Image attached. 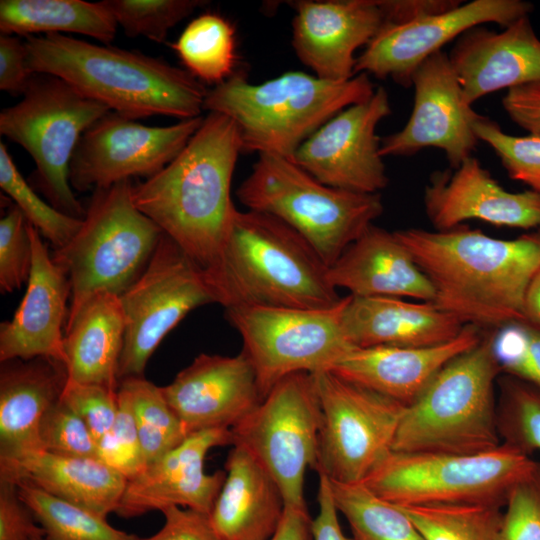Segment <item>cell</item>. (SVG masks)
<instances>
[{"label": "cell", "instance_id": "24", "mask_svg": "<svg viewBox=\"0 0 540 540\" xmlns=\"http://www.w3.org/2000/svg\"><path fill=\"white\" fill-rule=\"evenodd\" d=\"M448 57L470 105L501 89L540 82V39L529 16L501 32L471 28L456 39Z\"/></svg>", "mask_w": 540, "mask_h": 540}, {"label": "cell", "instance_id": "23", "mask_svg": "<svg viewBox=\"0 0 540 540\" xmlns=\"http://www.w3.org/2000/svg\"><path fill=\"white\" fill-rule=\"evenodd\" d=\"M426 215L436 230L477 219L496 226L540 227V192H509L474 157L432 176L424 191Z\"/></svg>", "mask_w": 540, "mask_h": 540}, {"label": "cell", "instance_id": "10", "mask_svg": "<svg viewBox=\"0 0 540 540\" xmlns=\"http://www.w3.org/2000/svg\"><path fill=\"white\" fill-rule=\"evenodd\" d=\"M538 465L528 454L505 443L475 454L392 452L363 483L396 506H504L512 487Z\"/></svg>", "mask_w": 540, "mask_h": 540}, {"label": "cell", "instance_id": "32", "mask_svg": "<svg viewBox=\"0 0 540 540\" xmlns=\"http://www.w3.org/2000/svg\"><path fill=\"white\" fill-rule=\"evenodd\" d=\"M117 23L103 3L84 0H1L2 34L75 33L110 44Z\"/></svg>", "mask_w": 540, "mask_h": 540}, {"label": "cell", "instance_id": "53", "mask_svg": "<svg viewBox=\"0 0 540 540\" xmlns=\"http://www.w3.org/2000/svg\"><path fill=\"white\" fill-rule=\"evenodd\" d=\"M319 475L317 500L318 515L312 520L313 540H355L347 537L339 524L338 509L335 505L329 479Z\"/></svg>", "mask_w": 540, "mask_h": 540}, {"label": "cell", "instance_id": "1", "mask_svg": "<svg viewBox=\"0 0 540 540\" xmlns=\"http://www.w3.org/2000/svg\"><path fill=\"white\" fill-rule=\"evenodd\" d=\"M395 233L432 283L437 307L479 328L525 321L527 291L540 266V227L514 239L463 224Z\"/></svg>", "mask_w": 540, "mask_h": 540}, {"label": "cell", "instance_id": "2", "mask_svg": "<svg viewBox=\"0 0 540 540\" xmlns=\"http://www.w3.org/2000/svg\"><path fill=\"white\" fill-rule=\"evenodd\" d=\"M240 153L235 122L209 112L169 164L132 185L135 206L204 273L217 265L237 209L231 183Z\"/></svg>", "mask_w": 540, "mask_h": 540}, {"label": "cell", "instance_id": "8", "mask_svg": "<svg viewBox=\"0 0 540 540\" xmlns=\"http://www.w3.org/2000/svg\"><path fill=\"white\" fill-rule=\"evenodd\" d=\"M131 191V180L94 190L80 229L52 253L70 282L68 319L99 292L120 296L144 271L163 235L135 206Z\"/></svg>", "mask_w": 540, "mask_h": 540}, {"label": "cell", "instance_id": "3", "mask_svg": "<svg viewBox=\"0 0 540 540\" xmlns=\"http://www.w3.org/2000/svg\"><path fill=\"white\" fill-rule=\"evenodd\" d=\"M27 68L56 76L130 119L199 117L208 89L186 69L140 52L63 34L28 36Z\"/></svg>", "mask_w": 540, "mask_h": 540}, {"label": "cell", "instance_id": "20", "mask_svg": "<svg viewBox=\"0 0 540 540\" xmlns=\"http://www.w3.org/2000/svg\"><path fill=\"white\" fill-rule=\"evenodd\" d=\"M162 391L188 436L231 430L263 399L254 368L242 351L236 356L202 353Z\"/></svg>", "mask_w": 540, "mask_h": 540}, {"label": "cell", "instance_id": "27", "mask_svg": "<svg viewBox=\"0 0 540 540\" xmlns=\"http://www.w3.org/2000/svg\"><path fill=\"white\" fill-rule=\"evenodd\" d=\"M0 479L29 483L104 518L116 513L128 481L100 459L45 450L0 457Z\"/></svg>", "mask_w": 540, "mask_h": 540}, {"label": "cell", "instance_id": "16", "mask_svg": "<svg viewBox=\"0 0 540 540\" xmlns=\"http://www.w3.org/2000/svg\"><path fill=\"white\" fill-rule=\"evenodd\" d=\"M392 113L386 89L348 106L316 130L291 160L321 183L347 191L376 194L388 184L381 138L376 128Z\"/></svg>", "mask_w": 540, "mask_h": 540}, {"label": "cell", "instance_id": "51", "mask_svg": "<svg viewBox=\"0 0 540 540\" xmlns=\"http://www.w3.org/2000/svg\"><path fill=\"white\" fill-rule=\"evenodd\" d=\"M502 106L517 126L529 133L540 132V82L508 90Z\"/></svg>", "mask_w": 540, "mask_h": 540}, {"label": "cell", "instance_id": "42", "mask_svg": "<svg viewBox=\"0 0 540 540\" xmlns=\"http://www.w3.org/2000/svg\"><path fill=\"white\" fill-rule=\"evenodd\" d=\"M492 351L501 372L540 388V327L526 321L504 325L492 334Z\"/></svg>", "mask_w": 540, "mask_h": 540}, {"label": "cell", "instance_id": "28", "mask_svg": "<svg viewBox=\"0 0 540 540\" xmlns=\"http://www.w3.org/2000/svg\"><path fill=\"white\" fill-rule=\"evenodd\" d=\"M343 324L356 348L426 347L456 338L464 324L433 302L347 295Z\"/></svg>", "mask_w": 540, "mask_h": 540}, {"label": "cell", "instance_id": "30", "mask_svg": "<svg viewBox=\"0 0 540 540\" xmlns=\"http://www.w3.org/2000/svg\"><path fill=\"white\" fill-rule=\"evenodd\" d=\"M225 471V481L209 513L215 531L224 540H269L285 507L279 486L240 445H232Z\"/></svg>", "mask_w": 540, "mask_h": 540}, {"label": "cell", "instance_id": "12", "mask_svg": "<svg viewBox=\"0 0 540 540\" xmlns=\"http://www.w3.org/2000/svg\"><path fill=\"white\" fill-rule=\"evenodd\" d=\"M321 407L314 376L288 375L231 429L233 445L245 448L279 486L285 506L306 508L304 475L315 468Z\"/></svg>", "mask_w": 540, "mask_h": 540}, {"label": "cell", "instance_id": "5", "mask_svg": "<svg viewBox=\"0 0 540 540\" xmlns=\"http://www.w3.org/2000/svg\"><path fill=\"white\" fill-rule=\"evenodd\" d=\"M375 87L360 73L343 82L300 71L253 84L235 73L208 90L204 110L237 125L242 153H272L291 159L299 146L333 116L369 99Z\"/></svg>", "mask_w": 540, "mask_h": 540}, {"label": "cell", "instance_id": "4", "mask_svg": "<svg viewBox=\"0 0 540 540\" xmlns=\"http://www.w3.org/2000/svg\"><path fill=\"white\" fill-rule=\"evenodd\" d=\"M330 267L293 228L259 211L236 209L217 265L204 273L225 309H327L343 297Z\"/></svg>", "mask_w": 540, "mask_h": 540}, {"label": "cell", "instance_id": "46", "mask_svg": "<svg viewBox=\"0 0 540 540\" xmlns=\"http://www.w3.org/2000/svg\"><path fill=\"white\" fill-rule=\"evenodd\" d=\"M497 540H540V463L510 490Z\"/></svg>", "mask_w": 540, "mask_h": 540}, {"label": "cell", "instance_id": "43", "mask_svg": "<svg viewBox=\"0 0 540 540\" xmlns=\"http://www.w3.org/2000/svg\"><path fill=\"white\" fill-rule=\"evenodd\" d=\"M43 450L62 456L97 458L98 443L85 422L61 400L44 414L39 428Z\"/></svg>", "mask_w": 540, "mask_h": 540}, {"label": "cell", "instance_id": "38", "mask_svg": "<svg viewBox=\"0 0 540 540\" xmlns=\"http://www.w3.org/2000/svg\"><path fill=\"white\" fill-rule=\"evenodd\" d=\"M0 187L52 246L58 250L67 245L80 229L83 219L69 216L38 196L17 169L13 159L0 142Z\"/></svg>", "mask_w": 540, "mask_h": 540}, {"label": "cell", "instance_id": "31", "mask_svg": "<svg viewBox=\"0 0 540 540\" xmlns=\"http://www.w3.org/2000/svg\"><path fill=\"white\" fill-rule=\"evenodd\" d=\"M125 328L118 295L99 292L90 297L66 323L68 379L118 389Z\"/></svg>", "mask_w": 540, "mask_h": 540}, {"label": "cell", "instance_id": "21", "mask_svg": "<svg viewBox=\"0 0 540 540\" xmlns=\"http://www.w3.org/2000/svg\"><path fill=\"white\" fill-rule=\"evenodd\" d=\"M230 429L196 432L176 448L129 479L116 513L132 518L170 506L209 514L226 478V471L206 473L204 462L210 449L233 445Z\"/></svg>", "mask_w": 540, "mask_h": 540}, {"label": "cell", "instance_id": "56", "mask_svg": "<svg viewBox=\"0 0 540 540\" xmlns=\"http://www.w3.org/2000/svg\"><path fill=\"white\" fill-rule=\"evenodd\" d=\"M39 540H46L45 538L39 539Z\"/></svg>", "mask_w": 540, "mask_h": 540}, {"label": "cell", "instance_id": "15", "mask_svg": "<svg viewBox=\"0 0 540 540\" xmlns=\"http://www.w3.org/2000/svg\"><path fill=\"white\" fill-rule=\"evenodd\" d=\"M203 118L152 127L108 112L83 133L76 146L69 168L72 189L94 191L131 177L155 175L181 152Z\"/></svg>", "mask_w": 540, "mask_h": 540}, {"label": "cell", "instance_id": "40", "mask_svg": "<svg viewBox=\"0 0 540 540\" xmlns=\"http://www.w3.org/2000/svg\"><path fill=\"white\" fill-rule=\"evenodd\" d=\"M103 5L128 37L162 43L168 31L188 17L202 0H103Z\"/></svg>", "mask_w": 540, "mask_h": 540}, {"label": "cell", "instance_id": "39", "mask_svg": "<svg viewBox=\"0 0 540 540\" xmlns=\"http://www.w3.org/2000/svg\"><path fill=\"white\" fill-rule=\"evenodd\" d=\"M502 443L530 455L540 450V388L505 375L497 403Z\"/></svg>", "mask_w": 540, "mask_h": 540}, {"label": "cell", "instance_id": "45", "mask_svg": "<svg viewBox=\"0 0 540 540\" xmlns=\"http://www.w3.org/2000/svg\"><path fill=\"white\" fill-rule=\"evenodd\" d=\"M98 456L127 480L146 468L129 402L118 388V412L111 429L98 440Z\"/></svg>", "mask_w": 540, "mask_h": 540}, {"label": "cell", "instance_id": "18", "mask_svg": "<svg viewBox=\"0 0 540 540\" xmlns=\"http://www.w3.org/2000/svg\"><path fill=\"white\" fill-rule=\"evenodd\" d=\"M414 101L405 126L381 139L382 157L412 156L426 148L444 152L451 168L472 156L478 139L472 129L478 113L463 96L448 54L424 60L411 78Z\"/></svg>", "mask_w": 540, "mask_h": 540}, {"label": "cell", "instance_id": "7", "mask_svg": "<svg viewBox=\"0 0 540 540\" xmlns=\"http://www.w3.org/2000/svg\"><path fill=\"white\" fill-rule=\"evenodd\" d=\"M236 196L248 210L270 214L297 231L329 267L384 209L380 193L325 185L272 153L258 154Z\"/></svg>", "mask_w": 540, "mask_h": 540}, {"label": "cell", "instance_id": "49", "mask_svg": "<svg viewBox=\"0 0 540 540\" xmlns=\"http://www.w3.org/2000/svg\"><path fill=\"white\" fill-rule=\"evenodd\" d=\"M164 524L154 535L138 540H224L215 531L209 514L170 506L163 509Z\"/></svg>", "mask_w": 540, "mask_h": 540}, {"label": "cell", "instance_id": "19", "mask_svg": "<svg viewBox=\"0 0 540 540\" xmlns=\"http://www.w3.org/2000/svg\"><path fill=\"white\" fill-rule=\"evenodd\" d=\"M292 47L314 75L343 82L355 76V52L388 24L378 0L291 2Z\"/></svg>", "mask_w": 540, "mask_h": 540}, {"label": "cell", "instance_id": "17", "mask_svg": "<svg viewBox=\"0 0 540 540\" xmlns=\"http://www.w3.org/2000/svg\"><path fill=\"white\" fill-rule=\"evenodd\" d=\"M532 10L533 5L522 0H473L405 24L386 26L356 58L354 73L411 87L418 66L450 41L486 23L505 28Z\"/></svg>", "mask_w": 540, "mask_h": 540}, {"label": "cell", "instance_id": "55", "mask_svg": "<svg viewBox=\"0 0 540 540\" xmlns=\"http://www.w3.org/2000/svg\"><path fill=\"white\" fill-rule=\"evenodd\" d=\"M525 321L540 327V266L527 291Z\"/></svg>", "mask_w": 540, "mask_h": 540}, {"label": "cell", "instance_id": "22", "mask_svg": "<svg viewBox=\"0 0 540 540\" xmlns=\"http://www.w3.org/2000/svg\"><path fill=\"white\" fill-rule=\"evenodd\" d=\"M32 266L25 294L13 317L0 325V361L46 357L66 366L65 328L71 297L69 279L28 222Z\"/></svg>", "mask_w": 540, "mask_h": 540}, {"label": "cell", "instance_id": "44", "mask_svg": "<svg viewBox=\"0 0 540 540\" xmlns=\"http://www.w3.org/2000/svg\"><path fill=\"white\" fill-rule=\"evenodd\" d=\"M32 243L28 221L12 204L0 220V291L12 293L28 281Z\"/></svg>", "mask_w": 540, "mask_h": 540}, {"label": "cell", "instance_id": "34", "mask_svg": "<svg viewBox=\"0 0 540 540\" xmlns=\"http://www.w3.org/2000/svg\"><path fill=\"white\" fill-rule=\"evenodd\" d=\"M330 485L335 505L349 523L355 540H424L402 509L364 483L330 481Z\"/></svg>", "mask_w": 540, "mask_h": 540}, {"label": "cell", "instance_id": "54", "mask_svg": "<svg viewBox=\"0 0 540 540\" xmlns=\"http://www.w3.org/2000/svg\"><path fill=\"white\" fill-rule=\"evenodd\" d=\"M312 520L306 508L284 507L281 522L269 540H312Z\"/></svg>", "mask_w": 540, "mask_h": 540}, {"label": "cell", "instance_id": "37", "mask_svg": "<svg viewBox=\"0 0 540 540\" xmlns=\"http://www.w3.org/2000/svg\"><path fill=\"white\" fill-rule=\"evenodd\" d=\"M424 540H497L502 505L491 503L398 506Z\"/></svg>", "mask_w": 540, "mask_h": 540}, {"label": "cell", "instance_id": "9", "mask_svg": "<svg viewBox=\"0 0 540 540\" xmlns=\"http://www.w3.org/2000/svg\"><path fill=\"white\" fill-rule=\"evenodd\" d=\"M108 112L64 80L36 73L22 100L0 113V134L22 146L35 163V190L69 216L86 214L69 181L73 153L83 133Z\"/></svg>", "mask_w": 540, "mask_h": 540}, {"label": "cell", "instance_id": "35", "mask_svg": "<svg viewBox=\"0 0 540 540\" xmlns=\"http://www.w3.org/2000/svg\"><path fill=\"white\" fill-rule=\"evenodd\" d=\"M18 495L43 528L46 540H138L104 518L25 482L14 483Z\"/></svg>", "mask_w": 540, "mask_h": 540}, {"label": "cell", "instance_id": "6", "mask_svg": "<svg viewBox=\"0 0 540 540\" xmlns=\"http://www.w3.org/2000/svg\"><path fill=\"white\" fill-rule=\"evenodd\" d=\"M499 373L491 334L445 365L406 406L392 452L475 454L499 446L495 400Z\"/></svg>", "mask_w": 540, "mask_h": 540}, {"label": "cell", "instance_id": "52", "mask_svg": "<svg viewBox=\"0 0 540 540\" xmlns=\"http://www.w3.org/2000/svg\"><path fill=\"white\" fill-rule=\"evenodd\" d=\"M387 26L408 23L423 16L444 12L462 3L456 0H378Z\"/></svg>", "mask_w": 540, "mask_h": 540}, {"label": "cell", "instance_id": "13", "mask_svg": "<svg viewBox=\"0 0 540 540\" xmlns=\"http://www.w3.org/2000/svg\"><path fill=\"white\" fill-rule=\"evenodd\" d=\"M313 376L322 416L314 469L333 482L363 483L392 453L406 406L332 371Z\"/></svg>", "mask_w": 540, "mask_h": 540}, {"label": "cell", "instance_id": "50", "mask_svg": "<svg viewBox=\"0 0 540 540\" xmlns=\"http://www.w3.org/2000/svg\"><path fill=\"white\" fill-rule=\"evenodd\" d=\"M32 73L27 68V48L15 35L0 36V89L13 95L25 92Z\"/></svg>", "mask_w": 540, "mask_h": 540}, {"label": "cell", "instance_id": "11", "mask_svg": "<svg viewBox=\"0 0 540 540\" xmlns=\"http://www.w3.org/2000/svg\"><path fill=\"white\" fill-rule=\"evenodd\" d=\"M347 296L327 309L241 306L225 309L239 332L262 398L284 377L329 371L356 349L343 324Z\"/></svg>", "mask_w": 540, "mask_h": 540}, {"label": "cell", "instance_id": "33", "mask_svg": "<svg viewBox=\"0 0 540 540\" xmlns=\"http://www.w3.org/2000/svg\"><path fill=\"white\" fill-rule=\"evenodd\" d=\"M171 47L186 70L201 82L216 86L236 73L235 28L221 15L196 17Z\"/></svg>", "mask_w": 540, "mask_h": 540}, {"label": "cell", "instance_id": "48", "mask_svg": "<svg viewBox=\"0 0 540 540\" xmlns=\"http://www.w3.org/2000/svg\"><path fill=\"white\" fill-rule=\"evenodd\" d=\"M43 528L20 499L16 485L0 479V540H39Z\"/></svg>", "mask_w": 540, "mask_h": 540}, {"label": "cell", "instance_id": "29", "mask_svg": "<svg viewBox=\"0 0 540 540\" xmlns=\"http://www.w3.org/2000/svg\"><path fill=\"white\" fill-rule=\"evenodd\" d=\"M1 364L0 457L43 450L40 423L61 398L68 381L67 368L46 357Z\"/></svg>", "mask_w": 540, "mask_h": 540}, {"label": "cell", "instance_id": "47", "mask_svg": "<svg viewBox=\"0 0 540 540\" xmlns=\"http://www.w3.org/2000/svg\"><path fill=\"white\" fill-rule=\"evenodd\" d=\"M60 400L75 412L98 440L112 427L118 412V389L68 379Z\"/></svg>", "mask_w": 540, "mask_h": 540}, {"label": "cell", "instance_id": "25", "mask_svg": "<svg viewBox=\"0 0 540 540\" xmlns=\"http://www.w3.org/2000/svg\"><path fill=\"white\" fill-rule=\"evenodd\" d=\"M481 339L479 327L465 325L456 338L438 345L356 348L329 371L409 406L445 365L477 345Z\"/></svg>", "mask_w": 540, "mask_h": 540}, {"label": "cell", "instance_id": "26", "mask_svg": "<svg viewBox=\"0 0 540 540\" xmlns=\"http://www.w3.org/2000/svg\"><path fill=\"white\" fill-rule=\"evenodd\" d=\"M332 284L355 297L411 298L432 302V283L395 231L370 225L330 266Z\"/></svg>", "mask_w": 540, "mask_h": 540}, {"label": "cell", "instance_id": "36", "mask_svg": "<svg viewBox=\"0 0 540 540\" xmlns=\"http://www.w3.org/2000/svg\"><path fill=\"white\" fill-rule=\"evenodd\" d=\"M138 432L146 465L179 446L186 438L184 427L166 401L162 387L144 377L120 381Z\"/></svg>", "mask_w": 540, "mask_h": 540}, {"label": "cell", "instance_id": "14", "mask_svg": "<svg viewBox=\"0 0 540 540\" xmlns=\"http://www.w3.org/2000/svg\"><path fill=\"white\" fill-rule=\"evenodd\" d=\"M119 298L126 325L119 381L143 377L164 337L193 309L216 303L204 272L164 233L144 271Z\"/></svg>", "mask_w": 540, "mask_h": 540}, {"label": "cell", "instance_id": "41", "mask_svg": "<svg viewBox=\"0 0 540 540\" xmlns=\"http://www.w3.org/2000/svg\"><path fill=\"white\" fill-rule=\"evenodd\" d=\"M472 129L477 139L495 152L511 179L540 192V132L509 135L497 122L480 114L473 121Z\"/></svg>", "mask_w": 540, "mask_h": 540}]
</instances>
